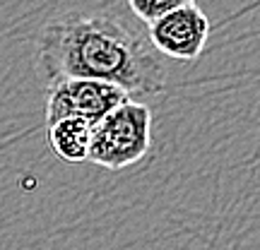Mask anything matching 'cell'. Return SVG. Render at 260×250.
<instances>
[{
  "mask_svg": "<svg viewBox=\"0 0 260 250\" xmlns=\"http://www.w3.org/2000/svg\"><path fill=\"white\" fill-rule=\"evenodd\" d=\"M37 70L46 87L84 77L116 84L128 96L159 94L167 84L157 53L109 12H70L48 22L37 41Z\"/></svg>",
  "mask_w": 260,
  "mask_h": 250,
  "instance_id": "1",
  "label": "cell"
},
{
  "mask_svg": "<svg viewBox=\"0 0 260 250\" xmlns=\"http://www.w3.org/2000/svg\"><path fill=\"white\" fill-rule=\"evenodd\" d=\"M152 145V111L128 99L92 125L87 161L123 171L145 159Z\"/></svg>",
  "mask_w": 260,
  "mask_h": 250,
  "instance_id": "2",
  "label": "cell"
},
{
  "mask_svg": "<svg viewBox=\"0 0 260 250\" xmlns=\"http://www.w3.org/2000/svg\"><path fill=\"white\" fill-rule=\"evenodd\" d=\"M128 92L102 80L68 77L46 87V125L68 116H77L94 123L106 113L128 101Z\"/></svg>",
  "mask_w": 260,
  "mask_h": 250,
  "instance_id": "3",
  "label": "cell"
},
{
  "mask_svg": "<svg viewBox=\"0 0 260 250\" xmlns=\"http://www.w3.org/2000/svg\"><path fill=\"white\" fill-rule=\"evenodd\" d=\"M210 37V19L200 8L183 5L149 24V44L174 60H195Z\"/></svg>",
  "mask_w": 260,
  "mask_h": 250,
  "instance_id": "4",
  "label": "cell"
},
{
  "mask_svg": "<svg viewBox=\"0 0 260 250\" xmlns=\"http://www.w3.org/2000/svg\"><path fill=\"white\" fill-rule=\"evenodd\" d=\"M48 145L56 152L58 159L77 164V161H87L89 154V139H92V123L77 118V116H68L60 121H53L46 125Z\"/></svg>",
  "mask_w": 260,
  "mask_h": 250,
  "instance_id": "5",
  "label": "cell"
},
{
  "mask_svg": "<svg viewBox=\"0 0 260 250\" xmlns=\"http://www.w3.org/2000/svg\"><path fill=\"white\" fill-rule=\"evenodd\" d=\"M195 0H128L130 10L135 12V17L142 19L145 24H152L154 19L167 15L171 10L183 8V5H193Z\"/></svg>",
  "mask_w": 260,
  "mask_h": 250,
  "instance_id": "6",
  "label": "cell"
}]
</instances>
